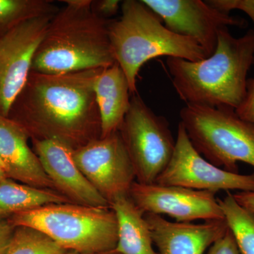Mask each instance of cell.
Listing matches in <instances>:
<instances>
[{
  "label": "cell",
  "instance_id": "1",
  "mask_svg": "<svg viewBox=\"0 0 254 254\" xmlns=\"http://www.w3.org/2000/svg\"><path fill=\"white\" fill-rule=\"evenodd\" d=\"M99 69L48 74L31 71L7 118L31 139H57L77 149L101 137L94 86Z\"/></svg>",
  "mask_w": 254,
  "mask_h": 254
},
{
  "label": "cell",
  "instance_id": "2",
  "mask_svg": "<svg viewBox=\"0 0 254 254\" xmlns=\"http://www.w3.org/2000/svg\"><path fill=\"white\" fill-rule=\"evenodd\" d=\"M166 64L174 88L186 104L236 110L247 93V76L254 64V31L236 38L228 28H222L216 50L206 59L168 58Z\"/></svg>",
  "mask_w": 254,
  "mask_h": 254
},
{
  "label": "cell",
  "instance_id": "3",
  "mask_svg": "<svg viewBox=\"0 0 254 254\" xmlns=\"http://www.w3.org/2000/svg\"><path fill=\"white\" fill-rule=\"evenodd\" d=\"M33 58L31 71L48 74L112 66L116 61L108 33L110 20L93 12L92 0H65Z\"/></svg>",
  "mask_w": 254,
  "mask_h": 254
},
{
  "label": "cell",
  "instance_id": "4",
  "mask_svg": "<svg viewBox=\"0 0 254 254\" xmlns=\"http://www.w3.org/2000/svg\"><path fill=\"white\" fill-rule=\"evenodd\" d=\"M122 15L110 20L108 33L114 58L126 75L131 95L136 94L142 66L160 56L198 62L208 58L191 38L169 30L161 18L142 1H122Z\"/></svg>",
  "mask_w": 254,
  "mask_h": 254
},
{
  "label": "cell",
  "instance_id": "5",
  "mask_svg": "<svg viewBox=\"0 0 254 254\" xmlns=\"http://www.w3.org/2000/svg\"><path fill=\"white\" fill-rule=\"evenodd\" d=\"M14 227L34 229L66 252L115 250L118 224L110 207L66 203L50 204L9 217Z\"/></svg>",
  "mask_w": 254,
  "mask_h": 254
},
{
  "label": "cell",
  "instance_id": "6",
  "mask_svg": "<svg viewBox=\"0 0 254 254\" xmlns=\"http://www.w3.org/2000/svg\"><path fill=\"white\" fill-rule=\"evenodd\" d=\"M180 123L195 149L210 163L233 173L238 163L254 168V126L235 110L186 104Z\"/></svg>",
  "mask_w": 254,
  "mask_h": 254
},
{
  "label": "cell",
  "instance_id": "7",
  "mask_svg": "<svg viewBox=\"0 0 254 254\" xmlns=\"http://www.w3.org/2000/svg\"><path fill=\"white\" fill-rule=\"evenodd\" d=\"M120 131L134 169L136 181L155 183L168 166L175 151L168 120L156 115L141 97L132 95Z\"/></svg>",
  "mask_w": 254,
  "mask_h": 254
},
{
  "label": "cell",
  "instance_id": "8",
  "mask_svg": "<svg viewBox=\"0 0 254 254\" xmlns=\"http://www.w3.org/2000/svg\"><path fill=\"white\" fill-rule=\"evenodd\" d=\"M155 183L214 193L231 190L253 191L254 173H230L210 163L195 149L180 123L173 157Z\"/></svg>",
  "mask_w": 254,
  "mask_h": 254
},
{
  "label": "cell",
  "instance_id": "9",
  "mask_svg": "<svg viewBox=\"0 0 254 254\" xmlns=\"http://www.w3.org/2000/svg\"><path fill=\"white\" fill-rule=\"evenodd\" d=\"M73 157L82 173L110 205L119 197L128 195L136 181L120 131L73 150Z\"/></svg>",
  "mask_w": 254,
  "mask_h": 254
},
{
  "label": "cell",
  "instance_id": "10",
  "mask_svg": "<svg viewBox=\"0 0 254 254\" xmlns=\"http://www.w3.org/2000/svg\"><path fill=\"white\" fill-rule=\"evenodd\" d=\"M54 14L16 25L0 36V115L7 118L31 71L33 58Z\"/></svg>",
  "mask_w": 254,
  "mask_h": 254
},
{
  "label": "cell",
  "instance_id": "11",
  "mask_svg": "<svg viewBox=\"0 0 254 254\" xmlns=\"http://www.w3.org/2000/svg\"><path fill=\"white\" fill-rule=\"evenodd\" d=\"M173 33L191 38L210 57L216 50L218 32L229 26L245 27V19L232 16L201 0H141Z\"/></svg>",
  "mask_w": 254,
  "mask_h": 254
},
{
  "label": "cell",
  "instance_id": "12",
  "mask_svg": "<svg viewBox=\"0 0 254 254\" xmlns=\"http://www.w3.org/2000/svg\"><path fill=\"white\" fill-rule=\"evenodd\" d=\"M216 193L181 187L146 185L135 181L130 189V198L144 214L167 215L177 222L222 220L221 207Z\"/></svg>",
  "mask_w": 254,
  "mask_h": 254
},
{
  "label": "cell",
  "instance_id": "13",
  "mask_svg": "<svg viewBox=\"0 0 254 254\" xmlns=\"http://www.w3.org/2000/svg\"><path fill=\"white\" fill-rule=\"evenodd\" d=\"M34 152L55 190L70 202L95 207H110L78 168L73 149L57 139H31Z\"/></svg>",
  "mask_w": 254,
  "mask_h": 254
},
{
  "label": "cell",
  "instance_id": "14",
  "mask_svg": "<svg viewBox=\"0 0 254 254\" xmlns=\"http://www.w3.org/2000/svg\"><path fill=\"white\" fill-rule=\"evenodd\" d=\"M144 217L157 254H204L228 230L225 219L193 224L170 222L155 214Z\"/></svg>",
  "mask_w": 254,
  "mask_h": 254
},
{
  "label": "cell",
  "instance_id": "15",
  "mask_svg": "<svg viewBox=\"0 0 254 254\" xmlns=\"http://www.w3.org/2000/svg\"><path fill=\"white\" fill-rule=\"evenodd\" d=\"M29 138L22 127L0 115V161L8 177L37 188L56 190L28 145Z\"/></svg>",
  "mask_w": 254,
  "mask_h": 254
},
{
  "label": "cell",
  "instance_id": "16",
  "mask_svg": "<svg viewBox=\"0 0 254 254\" xmlns=\"http://www.w3.org/2000/svg\"><path fill=\"white\" fill-rule=\"evenodd\" d=\"M101 137L120 130L130 106L131 94L126 75L118 63L102 68L95 82Z\"/></svg>",
  "mask_w": 254,
  "mask_h": 254
},
{
  "label": "cell",
  "instance_id": "17",
  "mask_svg": "<svg viewBox=\"0 0 254 254\" xmlns=\"http://www.w3.org/2000/svg\"><path fill=\"white\" fill-rule=\"evenodd\" d=\"M116 215L118 237L115 250L121 254H157L144 213L129 195H123L110 205Z\"/></svg>",
  "mask_w": 254,
  "mask_h": 254
},
{
  "label": "cell",
  "instance_id": "18",
  "mask_svg": "<svg viewBox=\"0 0 254 254\" xmlns=\"http://www.w3.org/2000/svg\"><path fill=\"white\" fill-rule=\"evenodd\" d=\"M66 203L71 202L57 190L37 188L9 177L0 182V217L9 218L44 205Z\"/></svg>",
  "mask_w": 254,
  "mask_h": 254
},
{
  "label": "cell",
  "instance_id": "19",
  "mask_svg": "<svg viewBox=\"0 0 254 254\" xmlns=\"http://www.w3.org/2000/svg\"><path fill=\"white\" fill-rule=\"evenodd\" d=\"M218 202L240 254H254V214L241 206L230 191Z\"/></svg>",
  "mask_w": 254,
  "mask_h": 254
},
{
  "label": "cell",
  "instance_id": "20",
  "mask_svg": "<svg viewBox=\"0 0 254 254\" xmlns=\"http://www.w3.org/2000/svg\"><path fill=\"white\" fill-rule=\"evenodd\" d=\"M58 9L48 0H0V36L23 21Z\"/></svg>",
  "mask_w": 254,
  "mask_h": 254
},
{
  "label": "cell",
  "instance_id": "21",
  "mask_svg": "<svg viewBox=\"0 0 254 254\" xmlns=\"http://www.w3.org/2000/svg\"><path fill=\"white\" fill-rule=\"evenodd\" d=\"M66 251L39 231L16 227L12 238L2 254H65Z\"/></svg>",
  "mask_w": 254,
  "mask_h": 254
},
{
  "label": "cell",
  "instance_id": "22",
  "mask_svg": "<svg viewBox=\"0 0 254 254\" xmlns=\"http://www.w3.org/2000/svg\"><path fill=\"white\" fill-rule=\"evenodd\" d=\"M207 2L225 12L240 10L251 18L254 24V0H209Z\"/></svg>",
  "mask_w": 254,
  "mask_h": 254
},
{
  "label": "cell",
  "instance_id": "23",
  "mask_svg": "<svg viewBox=\"0 0 254 254\" xmlns=\"http://www.w3.org/2000/svg\"><path fill=\"white\" fill-rule=\"evenodd\" d=\"M235 112L241 119L254 126V76L248 80L245 98Z\"/></svg>",
  "mask_w": 254,
  "mask_h": 254
},
{
  "label": "cell",
  "instance_id": "24",
  "mask_svg": "<svg viewBox=\"0 0 254 254\" xmlns=\"http://www.w3.org/2000/svg\"><path fill=\"white\" fill-rule=\"evenodd\" d=\"M206 254H240L230 229L228 228L225 235L210 246Z\"/></svg>",
  "mask_w": 254,
  "mask_h": 254
},
{
  "label": "cell",
  "instance_id": "25",
  "mask_svg": "<svg viewBox=\"0 0 254 254\" xmlns=\"http://www.w3.org/2000/svg\"><path fill=\"white\" fill-rule=\"evenodd\" d=\"M121 2L118 0H96L92 1L91 9L100 17L110 20L121 9Z\"/></svg>",
  "mask_w": 254,
  "mask_h": 254
},
{
  "label": "cell",
  "instance_id": "26",
  "mask_svg": "<svg viewBox=\"0 0 254 254\" xmlns=\"http://www.w3.org/2000/svg\"><path fill=\"white\" fill-rule=\"evenodd\" d=\"M16 227L9 221V218L0 217V254L4 253L14 235Z\"/></svg>",
  "mask_w": 254,
  "mask_h": 254
},
{
  "label": "cell",
  "instance_id": "27",
  "mask_svg": "<svg viewBox=\"0 0 254 254\" xmlns=\"http://www.w3.org/2000/svg\"><path fill=\"white\" fill-rule=\"evenodd\" d=\"M232 195L241 206L254 214V190L238 191Z\"/></svg>",
  "mask_w": 254,
  "mask_h": 254
},
{
  "label": "cell",
  "instance_id": "28",
  "mask_svg": "<svg viewBox=\"0 0 254 254\" xmlns=\"http://www.w3.org/2000/svg\"><path fill=\"white\" fill-rule=\"evenodd\" d=\"M65 254H121L119 253L116 250H112L109 251H104V252H66Z\"/></svg>",
  "mask_w": 254,
  "mask_h": 254
},
{
  "label": "cell",
  "instance_id": "29",
  "mask_svg": "<svg viewBox=\"0 0 254 254\" xmlns=\"http://www.w3.org/2000/svg\"><path fill=\"white\" fill-rule=\"evenodd\" d=\"M8 176L6 175V172L2 167L0 165V182L2 181L4 179L7 178Z\"/></svg>",
  "mask_w": 254,
  "mask_h": 254
},
{
  "label": "cell",
  "instance_id": "30",
  "mask_svg": "<svg viewBox=\"0 0 254 254\" xmlns=\"http://www.w3.org/2000/svg\"><path fill=\"white\" fill-rule=\"evenodd\" d=\"M0 165H1V166L2 167V168H3L2 163H1V161H0ZM3 169H4V168H3Z\"/></svg>",
  "mask_w": 254,
  "mask_h": 254
}]
</instances>
